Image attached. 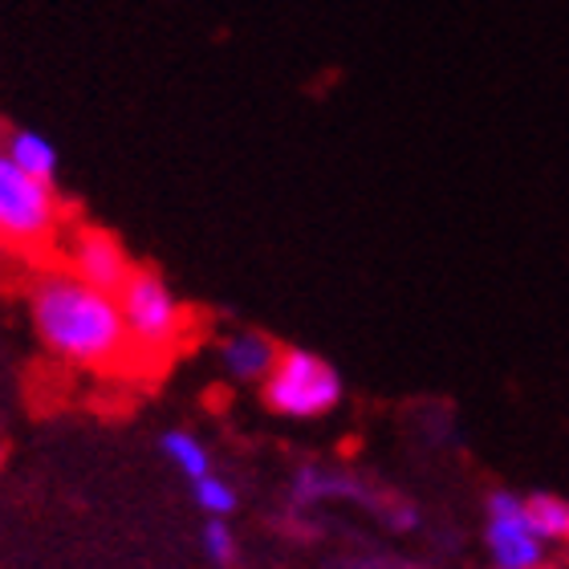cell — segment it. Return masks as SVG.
<instances>
[{"instance_id": "obj_1", "label": "cell", "mask_w": 569, "mask_h": 569, "mask_svg": "<svg viewBox=\"0 0 569 569\" xmlns=\"http://www.w3.org/2000/svg\"><path fill=\"white\" fill-rule=\"evenodd\" d=\"M24 306H29V321L41 346L58 362L94 370V375L134 370L119 297L90 289L66 264H41L29 277Z\"/></svg>"}, {"instance_id": "obj_2", "label": "cell", "mask_w": 569, "mask_h": 569, "mask_svg": "<svg viewBox=\"0 0 569 569\" xmlns=\"http://www.w3.org/2000/svg\"><path fill=\"white\" fill-rule=\"evenodd\" d=\"M122 326L131 342L134 370H159L191 342V306L171 289L159 269L134 264L131 281L119 289Z\"/></svg>"}, {"instance_id": "obj_3", "label": "cell", "mask_w": 569, "mask_h": 569, "mask_svg": "<svg viewBox=\"0 0 569 569\" xmlns=\"http://www.w3.org/2000/svg\"><path fill=\"white\" fill-rule=\"evenodd\" d=\"M66 228L70 224L58 188L17 171L0 147V249L41 257L58 249Z\"/></svg>"}, {"instance_id": "obj_4", "label": "cell", "mask_w": 569, "mask_h": 569, "mask_svg": "<svg viewBox=\"0 0 569 569\" xmlns=\"http://www.w3.org/2000/svg\"><path fill=\"white\" fill-rule=\"evenodd\" d=\"M342 395L346 387L338 367L301 346H281L269 379L261 382L264 407L281 419H297V423L333 416L342 407Z\"/></svg>"}, {"instance_id": "obj_5", "label": "cell", "mask_w": 569, "mask_h": 569, "mask_svg": "<svg viewBox=\"0 0 569 569\" xmlns=\"http://www.w3.org/2000/svg\"><path fill=\"white\" fill-rule=\"evenodd\" d=\"M289 500L297 509H309V505H333V500H350V505H362L370 509L379 521H387L391 533H407L419 525V509L411 500L387 497L379 488L362 480L350 468H333V463H306L297 468L293 480H289Z\"/></svg>"}, {"instance_id": "obj_6", "label": "cell", "mask_w": 569, "mask_h": 569, "mask_svg": "<svg viewBox=\"0 0 569 569\" xmlns=\"http://www.w3.org/2000/svg\"><path fill=\"white\" fill-rule=\"evenodd\" d=\"M485 549L492 558V569H546L553 549L533 533L525 517V497L497 488L488 492L485 505Z\"/></svg>"}, {"instance_id": "obj_7", "label": "cell", "mask_w": 569, "mask_h": 569, "mask_svg": "<svg viewBox=\"0 0 569 569\" xmlns=\"http://www.w3.org/2000/svg\"><path fill=\"white\" fill-rule=\"evenodd\" d=\"M61 264L78 281L90 284V289H102V293H114V297H119V289L134 273V261L131 252L122 249V240L98 224L66 228V237H61Z\"/></svg>"}, {"instance_id": "obj_8", "label": "cell", "mask_w": 569, "mask_h": 569, "mask_svg": "<svg viewBox=\"0 0 569 569\" xmlns=\"http://www.w3.org/2000/svg\"><path fill=\"white\" fill-rule=\"evenodd\" d=\"M281 346L261 330H228L220 342H216V362H220V375L237 387H261L273 370Z\"/></svg>"}, {"instance_id": "obj_9", "label": "cell", "mask_w": 569, "mask_h": 569, "mask_svg": "<svg viewBox=\"0 0 569 569\" xmlns=\"http://www.w3.org/2000/svg\"><path fill=\"white\" fill-rule=\"evenodd\" d=\"M0 147H4L9 163L17 167V171H24L29 179H41V183H53V188H58L61 154L46 134L29 131V127H12V131L0 134Z\"/></svg>"}, {"instance_id": "obj_10", "label": "cell", "mask_w": 569, "mask_h": 569, "mask_svg": "<svg viewBox=\"0 0 569 569\" xmlns=\"http://www.w3.org/2000/svg\"><path fill=\"white\" fill-rule=\"evenodd\" d=\"M159 448H163L167 463L176 468L188 485H196V480H203V476H212V451L203 448L200 436H191L188 427H171V431H163V439H159Z\"/></svg>"}, {"instance_id": "obj_11", "label": "cell", "mask_w": 569, "mask_h": 569, "mask_svg": "<svg viewBox=\"0 0 569 569\" xmlns=\"http://www.w3.org/2000/svg\"><path fill=\"white\" fill-rule=\"evenodd\" d=\"M525 517L533 525V533L549 549H569V500L558 492H533L525 497Z\"/></svg>"}, {"instance_id": "obj_12", "label": "cell", "mask_w": 569, "mask_h": 569, "mask_svg": "<svg viewBox=\"0 0 569 569\" xmlns=\"http://www.w3.org/2000/svg\"><path fill=\"white\" fill-rule=\"evenodd\" d=\"M191 497H196V509H200L208 521H228V517L237 512V505H240L237 485H232L228 476H220V472L196 480V485H191Z\"/></svg>"}, {"instance_id": "obj_13", "label": "cell", "mask_w": 569, "mask_h": 569, "mask_svg": "<svg viewBox=\"0 0 569 569\" xmlns=\"http://www.w3.org/2000/svg\"><path fill=\"white\" fill-rule=\"evenodd\" d=\"M200 549H203V558L212 561L216 569H237V561H240L237 529H232L228 521H208V525H203Z\"/></svg>"}, {"instance_id": "obj_14", "label": "cell", "mask_w": 569, "mask_h": 569, "mask_svg": "<svg viewBox=\"0 0 569 569\" xmlns=\"http://www.w3.org/2000/svg\"><path fill=\"white\" fill-rule=\"evenodd\" d=\"M0 463H4V443H0Z\"/></svg>"}, {"instance_id": "obj_15", "label": "cell", "mask_w": 569, "mask_h": 569, "mask_svg": "<svg viewBox=\"0 0 569 569\" xmlns=\"http://www.w3.org/2000/svg\"><path fill=\"white\" fill-rule=\"evenodd\" d=\"M546 569H558V566H546Z\"/></svg>"}]
</instances>
